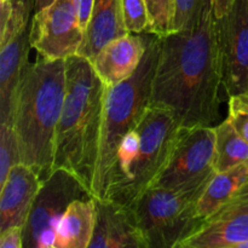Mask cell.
<instances>
[{
    "label": "cell",
    "mask_w": 248,
    "mask_h": 248,
    "mask_svg": "<svg viewBox=\"0 0 248 248\" xmlns=\"http://www.w3.org/2000/svg\"><path fill=\"white\" fill-rule=\"evenodd\" d=\"M92 198L72 172L55 169L43 182L23 228V248H55L56 229L70 203Z\"/></svg>",
    "instance_id": "cell-7"
},
{
    "label": "cell",
    "mask_w": 248,
    "mask_h": 248,
    "mask_svg": "<svg viewBox=\"0 0 248 248\" xmlns=\"http://www.w3.org/2000/svg\"><path fill=\"white\" fill-rule=\"evenodd\" d=\"M96 225L89 248H148L130 211L106 199H96Z\"/></svg>",
    "instance_id": "cell-14"
},
{
    "label": "cell",
    "mask_w": 248,
    "mask_h": 248,
    "mask_svg": "<svg viewBox=\"0 0 248 248\" xmlns=\"http://www.w3.org/2000/svg\"><path fill=\"white\" fill-rule=\"evenodd\" d=\"M12 7L11 21L6 31L0 34V48L16 38L22 31L28 28L29 16L33 14L35 0H6Z\"/></svg>",
    "instance_id": "cell-22"
},
{
    "label": "cell",
    "mask_w": 248,
    "mask_h": 248,
    "mask_svg": "<svg viewBox=\"0 0 248 248\" xmlns=\"http://www.w3.org/2000/svg\"><path fill=\"white\" fill-rule=\"evenodd\" d=\"M149 33H128L107 44L91 60L106 86H114L135 74L148 47Z\"/></svg>",
    "instance_id": "cell-12"
},
{
    "label": "cell",
    "mask_w": 248,
    "mask_h": 248,
    "mask_svg": "<svg viewBox=\"0 0 248 248\" xmlns=\"http://www.w3.org/2000/svg\"><path fill=\"white\" fill-rule=\"evenodd\" d=\"M248 183V164L225 172H216L203 189L198 201V215L201 219L217 212L245 184Z\"/></svg>",
    "instance_id": "cell-18"
},
{
    "label": "cell",
    "mask_w": 248,
    "mask_h": 248,
    "mask_svg": "<svg viewBox=\"0 0 248 248\" xmlns=\"http://www.w3.org/2000/svg\"><path fill=\"white\" fill-rule=\"evenodd\" d=\"M203 189L177 191L152 186L127 206L148 248H179L201 227L198 201Z\"/></svg>",
    "instance_id": "cell-6"
},
{
    "label": "cell",
    "mask_w": 248,
    "mask_h": 248,
    "mask_svg": "<svg viewBox=\"0 0 248 248\" xmlns=\"http://www.w3.org/2000/svg\"><path fill=\"white\" fill-rule=\"evenodd\" d=\"M235 0H211V4H212L213 11L217 18L223 17L228 11L230 10V7L232 6Z\"/></svg>",
    "instance_id": "cell-28"
},
{
    "label": "cell",
    "mask_w": 248,
    "mask_h": 248,
    "mask_svg": "<svg viewBox=\"0 0 248 248\" xmlns=\"http://www.w3.org/2000/svg\"><path fill=\"white\" fill-rule=\"evenodd\" d=\"M128 33L124 21L121 0H94L78 55L93 60L107 44Z\"/></svg>",
    "instance_id": "cell-16"
},
{
    "label": "cell",
    "mask_w": 248,
    "mask_h": 248,
    "mask_svg": "<svg viewBox=\"0 0 248 248\" xmlns=\"http://www.w3.org/2000/svg\"><path fill=\"white\" fill-rule=\"evenodd\" d=\"M31 48L48 60H67L78 55L84 41L77 0H56L36 12L29 28Z\"/></svg>",
    "instance_id": "cell-9"
},
{
    "label": "cell",
    "mask_w": 248,
    "mask_h": 248,
    "mask_svg": "<svg viewBox=\"0 0 248 248\" xmlns=\"http://www.w3.org/2000/svg\"><path fill=\"white\" fill-rule=\"evenodd\" d=\"M227 119L248 143V92L230 97Z\"/></svg>",
    "instance_id": "cell-24"
},
{
    "label": "cell",
    "mask_w": 248,
    "mask_h": 248,
    "mask_svg": "<svg viewBox=\"0 0 248 248\" xmlns=\"http://www.w3.org/2000/svg\"><path fill=\"white\" fill-rule=\"evenodd\" d=\"M215 171L225 172L248 164V143L237 133L228 119L215 126Z\"/></svg>",
    "instance_id": "cell-19"
},
{
    "label": "cell",
    "mask_w": 248,
    "mask_h": 248,
    "mask_svg": "<svg viewBox=\"0 0 248 248\" xmlns=\"http://www.w3.org/2000/svg\"><path fill=\"white\" fill-rule=\"evenodd\" d=\"M21 164L18 140L12 124H0V186L14 166Z\"/></svg>",
    "instance_id": "cell-21"
},
{
    "label": "cell",
    "mask_w": 248,
    "mask_h": 248,
    "mask_svg": "<svg viewBox=\"0 0 248 248\" xmlns=\"http://www.w3.org/2000/svg\"><path fill=\"white\" fill-rule=\"evenodd\" d=\"M29 27L0 48V124H11L17 93L28 61Z\"/></svg>",
    "instance_id": "cell-15"
},
{
    "label": "cell",
    "mask_w": 248,
    "mask_h": 248,
    "mask_svg": "<svg viewBox=\"0 0 248 248\" xmlns=\"http://www.w3.org/2000/svg\"><path fill=\"white\" fill-rule=\"evenodd\" d=\"M149 16L148 33L164 38L174 31L176 0H145Z\"/></svg>",
    "instance_id": "cell-20"
},
{
    "label": "cell",
    "mask_w": 248,
    "mask_h": 248,
    "mask_svg": "<svg viewBox=\"0 0 248 248\" xmlns=\"http://www.w3.org/2000/svg\"><path fill=\"white\" fill-rule=\"evenodd\" d=\"M94 0H77V7H78V15H79L80 26H81L82 31H85L87 23L91 17L92 10H93Z\"/></svg>",
    "instance_id": "cell-27"
},
{
    "label": "cell",
    "mask_w": 248,
    "mask_h": 248,
    "mask_svg": "<svg viewBox=\"0 0 248 248\" xmlns=\"http://www.w3.org/2000/svg\"><path fill=\"white\" fill-rule=\"evenodd\" d=\"M239 248H248V241L244 242V244H242V245H240Z\"/></svg>",
    "instance_id": "cell-30"
},
{
    "label": "cell",
    "mask_w": 248,
    "mask_h": 248,
    "mask_svg": "<svg viewBox=\"0 0 248 248\" xmlns=\"http://www.w3.org/2000/svg\"><path fill=\"white\" fill-rule=\"evenodd\" d=\"M215 154V126L183 127L169 162L153 186L177 191L203 188L216 173Z\"/></svg>",
    "instance_id": "cell-8"
},
{
    "label": "cell",
    "mask_w": 248,
    "mask_h": 248,
    "mask_svg": "<svg viewBox=\"0 0 248 248\" xmlns=\"http://www.w3.org/2000/svg\"><path fill=\"white\" fill-rule=\"evenodd\" d=\"M210 0H176L174 31L191 27L202 14Z\"/></svg>",
    "instance_id": "cell-25"
},
{
    "label": "cell",
    "mask_w": 248,
    "mask_h": 248,
    "mask_svg": "<svg viewBox=\"0 0 248 248\" xmlns=\"http://www.w3.org/2000/svg\"><path fill=\"white\" fill-rule=\"evenodd\" d=\"M56 0H35V4H34V10L33 15L36 14V12L43 11L44 9L48 7L50 5H52Z\"/></svg>",
    "instance_id": "cell-29"
},
{
    "label": "cell",
    "mask_w": 248,
    "mask_h": 248,
    "mask_svg": "<svg viewBox=\"0 0 248 248\" xmlns=\"http://www.w3.org/2000/svg\"><path fill=\"white\" fill-rule=\"evenodd\" d=\"M161 38L149 33L148 47L135 74L114 86H106L98 155L92 196L104 199L123 138L137 127L150 106L153 79L159 61Z\"/></svg>",
    "instance_id": "cell-5"
},
{
    "label": "cell",
    "mask_w": 248,
    "mask_h": 248,
    "mask_svg": "<svg viewBox=\"0 0 248 248\" xmlns=\"http://www.w3.org/2000/svg\"><path fill=\"white\" fill-rule=\"evenodd\" d=\"M65 63L67 89L56 132L53 170L72 172L92 194L106 85L87 58L75 55Z\"/></svg>",
    "instance_id": "cell-3"
},
{
    "label": "cell",
    "mask_w": 248,
    "mask_h": 248,
    "mask_svg": "<svg viewBox=\"0 0 248 248\" xmlns=\"http://www.w3.org/2000/svg\"><path fill=\"white\" fill-rule=\"evenodd\" d=\"M41 184L40 176L31 167L22 162L12 167L0 186V232L24 228Z\"/></svg>",
    "instance_id": "cell-13"
},
{
    "label": "cell",
    "mask_w": 248,
    "mask_h": 248,
    "mask_svg": "<svg viewBox=\"0 0 248 248\" xmlns=\"http://www.w3.org/2000/svg\"><path fill=\"white\" fill-rule=\"evenodd\" d=\"M223 90L228 98L248 92V0H235L217 18Z\"/></svg>",
    "instance_id": "cell-10"
},
{
    "label": "cell",
    "mask_w": 248,
    "mask_h": 248,
    "mask_svg": "<svg viewBox=\"0 0 248 248\" xmlns=\"http://www.w3.org/2000/svg\"><path fill=\"white\" fill-rule=\"evenodd\" d=\"M96 225L94 198L73 201L56 229L55 248H89Z\"/></svg>",
    "instance_id": "cell-17"
},
{
    "label": "cell",
    "mask_w": 248,
    "mask_h": 248,
    "mask_svg": "<svg viewBox=\"0 0 248 248\" xmlns=\"http://www.w3.org/2000/svg\"><path fill=\"white\" fill-rule=\"evenodd\" d=\"M0 248H23V228L11 227L0 232Z\"/></svg>",
    "instance_id": "cell-26"
},
{
    "label": "cell",
    "mask_w": 248,
    "mask_h": 248,
    "mask_svg": "<svg viewBox=\"0 0 248 248\" xmlns=\"http://www.w3.org/2000/svg\"><path fill=\"white\" fill-rule=\"evenodd\" d=\"M67 89L65 60L39 55L27 64L17 93L12 126L18 140L21 162L45 181L55 165L56 132Z\"/></svg>",
    "instance_id": "cell-2"
},
{
    "label": "cell",
    "mask_w": 248,
    "mask_h": 248,
    "mask_svg": "<svg viewBox=\"0 0 248 248\" xmlns=\"http://www.w3.org/2000/svg\"><path fill=\"white\" fill-rule=\"evenodd\" d=\"M248 241V183L203 220L179 248H239Z\"/></svg>",
    "instance_id": "cell-11"
},
{
    "label": "cell",
    "mask_w": 248,
    "mask_h": 248,
    "mask_svg": "<svg viewBox=\"0 0 248 248\" xmlns=\"http://www.w3.org/2000/svg\"><path fill=\"white\" fill-rule=\"evenodd\" d=\"M222 65L211 0L191 27L161 38L150 106L169 109L183 127L219 119Z\"/></svg>",
    "instance_id": "cell-1"
},
{
    "label": "cell",
    "mask_w": 248,
    "mask_h": 248,
    "mask_svg": "<svg viewBox=\"0 0 248 248\" xmlns=\"http://www.w3.org/2000/svg\"><path fill=\"white\" fill-rule=\"evenodd\" d=\"M124 21L130 33H148L149 16L145 0H121Z\"/></svg>",
    "instance_id": "cell-23"
},
{
    "label": "cell",
    "mask_w": 248,
    "mask_h": 248,
    "mask_svg": "<svg viewBox=\"0 0 248 248\" xmlns=\"http://www.w3.org/2000/svg\"><path fill=\"white\" fill-rule=\"evenodd\" d=\"M183 126L169 109L149 106L118 148L104 199L130 206L169 162Z\"/></svg>",
    "instance_id": "cell-4"
}]
</instances>
